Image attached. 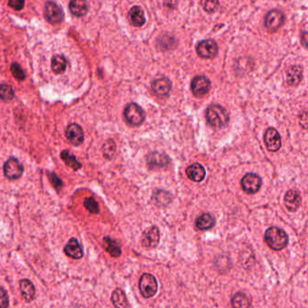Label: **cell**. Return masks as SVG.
<instances>
[{
  "instance_id": "cell-8",
  "label": "cell",
  "mask_w": 308,
  "mask_h": 308,
  "mask_svg": "<svg viewBox=\"0 0 308 308\" xmlns=\"http://www.w3.org/2000/svg\"><path fill=\"white\" fill-rule=\"evenodd\" d=\"M262 186V178L256 174H247L242 180V187L247 194H256L260 189Z\"/></svg>"
},
{
  "instance_id": "cell-2",
  "label": "cell",
  "mask_w": 308,
  "mask_h": 308,
  "mask_svg": "<svg viewBox=\"0 0 308 308\" xmlns=\"http://www.w3.org/2000/svg\"><path fill=\"white\" fill-rule=\"evenodd\" d=\"M265 242L272 250H281L286 247L288 243V236L285 230L278 227H270L265 232Z\"/></svg>"
},
{
  "instance_id": "cell-3",
  "label": "cell",
  "mask_w": 308,
  "mask_h": 308,
  "mask_svg": "<svg viewBox=\"0 0 308 308\" xmlns=\"http://www.w3.org/2000/svg\"><path fill=\"white\" fill-rule=\"evenodd\" d=\"M126 122L131 126H140L146 118L145 112L136 103H130L124 110Z\"/></svg>"
},
{
  "instance_id": "cell-21",
  "label": "cell",
  "mask_w": 308,
  "mask_h": 308,
  "mask_svg": "<svg viewBox=\"0 0 308 308\" xmlns=\"http://www.w3.org/2000/svg\"><path fill=\"white\" fill-rule=\"evenodd\" d=\"M302 77H303V69L301 66H292L286 72V80L288 84L291 86H296L301 82Z\"/></svg>"
},
{
  "instance_id": "cell-14",
  "label": "cell",
  "mask_w": 308,
  "mask_h": 308,
  "mask_svg": "<svg viewBox=\"0 0 308 308\" xmlns=\"http://www.w3.org/2000/svg\"><path fill=\"white\" fill-rule=\"evenodd\" d=\"M146 163L148 168H162L166 166L170 163V158L168 154L160 152H152L146 158Z\"/></svg>"
},
{
  "instance_id": "cell-24",
  "label": "cell",
  "mask_w": 308,
  "mask_h": 308,
  "mask_svg": "<svg viewBox=\"0 0 308 308\" xmlns=\"http://www.w3.org/2000/svg\"><path fill=\"white\" fill-rule=\"evenodd\" d=\"M51 67L52 72L56 74H62L67 68V60L62 54H56L52 58Z\"/></svg>"
},
{
  "instance_id": "cell-7",
  "label": "cell",
  "mask_w": 308,
  "mask_h": 308,
  "mask_svg": "<svg viewBox=\"0 0 308 308\" xmlns=\"http://www.w3.org/2000/svg\"><path fill=\"white\" fill-rule=\"evenodd\" d=\"M191 89L192 94L196 97H204L210 90V80L204 75L196 76L192 80Z\"/></svg>"
},
{
  "instance_id": "cell-32",
  "label": "cell",
  "mask_w": 308,
  "mask_h": 308,
  "mask_svg": "<svg viewBox=\"0 0 308 308\" xmlns=\"http://www.w3.org/2000/svg\"><path fill=\"white\" fill-rule=\"evenodd\" d=\"M8 304H10V299L8 293L5 288H3L0 286V308H8Z\"/></svg>"
},
{
  "instance_id": "cell-16",
  "label": "cell",
  "mask_w": 308,
  "mask_h": 308,
  "mask_svg": "<svg viewBox=\"0 0 308 308\" xmlns=\"http://www.w3.org/2000/svg\"><path fill=\"white\" fill-rule=\"evenodd\" d=\"M64 252L68 257L74 258V260H80L84 256V250L82 246L80 245L79 242L77 238H70L68 243L64 247Z\"/></svg>"
},
{
  "instance_id": "cell-15",
  "label": "cell",
  "mask_w": 308,
  "mask_h": 308,
  "mask_svg": "<svg viewBox=\"0 0 308 308\" xmlns=\"http://www.w3.org/2000/svg\"><path fill=\"white\" fill-rule=\"evenodd\" d=\"M152 90L154 94L158 96H166L170 92L172 88V84L168 78H159L154 80V82L151 84Z\"/></svg>"
},
{
  "instance_id": "cell-18",
  "label": "cell",
  "mask_w": 308,
  "mask_h": 308,
  "mask_svg": "<svg viewBox=\"0 0 308 308\" xmlns=\"http://www.w3.org/2000/svg\"><path fill=\"white\" fill-rule=\"evenodd\" d=\"M284 201H285V206L288 210L290 212H296L301 206L302 199L298 192L290 190L286 194Z\"/></svg>"
},
{
  "instance_id": "cell-22",
  "label": "cell",
  "mask_w": 308,
  "mask_h": 308,
  "mask_svg": "<svg viewBox=\"0 0 308 308\" xmlns=\"http://www.w3.org/2000/svg\"><path fill=\"white\" fill-rule=\"evenodd\" d=\"M196 228L200 230H210L215 225L214 217L210 214H204L196 220Z\"/></svg>"
},
{
  "instance_id": "cell-31",
  "label": "cell",
  "mask_w": 308,
  "mask_h": 308,
  "mask_svg": "<svg viewBox=\"0 0 308 308\" xmlns=\"http://www.w3.org/2000/svg\"><path fill=\"white\" fill-rule=\"evenodd\" d=\"M10 70H11V72L16 79H18V80H24L26 79V74L22 69V67L18 62H13L11 67H10Z\"/></svg>"
},
{
  "instance_id": "cell-26",
  "label": "cell",
  "mask_w": 308,
  "mask_h": 308,
  "mask_svg": "<svg viewBox=\"0 0 308 308\" xmlns=\"http://www.w3.org/2000/svg\"><path fill=\"white\" fill-rule=\"evenodd\" d=\"M112 301L115 308H128V300L126 294L120 288L114 290L112 296Z\"/></svg>"
},
{
  "instance_id": "cell-9",
  "label": "cell",
  "mask_w": 308,
  "mask_h": 308,
  "mask_svg": "<svg viewBox=\"0 0 308 308\" xmlns=\"http://www.w3.org/2000/svg\"><path fill=\"white\" fill-rule=\"evenodd\" d=\"M24 168L22 164L14 158L8 159L4 164V174L6 178L10 180H16L22 176Z\"/></svg>"
},
{
  "instance_id": "cell-29",
  "label": "cell",
  "mask_w": 308,
  "mask_h": 308,
  "mask_svg": "<svg viewBox=\"0 0 308 308\" xmlns=\"http://www.w3.org/2000/svg\"><path fill=\"white\" fill-rule=\"evenodd\" d=\"M14 97V89L10 84H3L0 85V98L4 102H10Z\"/></svg>"
},
{
  "instance_id": "cell-34",
  "label": "cell",
  "mask_w": 308,
  "mask_h": 308,
  "mask_svg": "<svg viewBox=\"0 0 308 308\" xmlns=\"http://www.w3.org/2000/svg\"><path fill=\"white\" fill-rule=\"evenodd\" d=\"M218 6H219V2H214V1H208V2H204V8L207 12H214L215 10L218 8Z\"/></svg>"
},
{
  "instance_id": "cell-10",
  "label": "cell",
  "mask_w": 308,
  "mask_h": 308,
  "mask_svg": "<svg viewBox=\"0 0 308 308\" xmlns=\"http://www.w3.org/2000/svg\"><path fill=\"white\" fill-rule=\"evenodd\" d=\"M285 22V16L280 10H271L265 18V26L272 32L280 29Z\"/></svg>"
},
{
  "instance_id": "cell-20",
  "label": "cell",
  "mask_w": 308,
  "mask_h": 308,
  "mask_svg": "<svg viewBox=\"0 0 308 308\" xmlns=\"http://www.w3.org/2000/svg\"><path fill=\"white\" fill-rule=\"evenodd\" d=\"M69 10H70V13L74 16L80 18L87 14L89 10V6H88V3L84 0H74L70 2Z\"/></svg>"
},
{
  "instance_id": "cell-12",
  "label": "cell",
  "mask_w": 308,
  "mask_h": 308,
  "mask_svg": "<svg viewBox=\"0 0 308 308\" xmlns=\"http://www.w3.org/2000/svg\"><path fill=\"white\" fill-rule=\"evenodd\" d=\"M264 141L266 148L270 152H276L281 148V138L280 133L276 130L275 128H270L266 130L264 135Z\"/></svg>"
},
{
  "instance_id": "cell-17",
  "label": "cell",
  "mask_w": 308,
  "mask_h": 308,
  "mask_svg": "<svg viewBox=\"0 0 308 308\" xmlns=\"http://www.w3.org/2000/svg\"><path fill=\"white\" fill-rule=\"evenodd\" d=\"M188 178L194 182H202L206 178V169L200 164H192L186 169Z\"/></svg>"
},
{
  "instance_id": "cell-23",
  "label": "cell",
  "mask_w": 308,
  "mask_h": 308,
  "mask_svg": "<svg viewBox=\"0 0 308 308\" xmlns=\"http://www.w3.org/2000/svg\"><path fill=\"white\" fill-rule=\"evenodd\" d=\"M20 290L24 298L28 302L32 301L36 296V288L33 283L28 280H23L20 281Z\"/></svg>"
},
{
  "instance_id": "cell-25",
  "label": "cell",
  "mask_w": 308,
  "mask_h": 308,
  "mask_svg": "<svg viewBox=\"0 0 308 308\" xmlns=\"http://www.w3.org/2000/svg\"><path fill=\"white\" fill-rule=\"evenodd\" d=\"M104 248L108 253L113 258L120 257L122 255V248L118 245V243L110 237H105L104 240Z\"/></svg>"
},
{
  "instance_id": "cell-11",
  "label": "cell",
  "mask_w": 308,
  "mask_h": 308,
  "mask_svg": "<svg viewBox=\"0 0 308 308\" xmlns=\"http://www.w3.org/2000/svg\"><path fill=\"white\" fill-rule=\"evenodd\" d=\"M66 135L67 140L72 145L77 146H80L84 143V130H82V126L78 124H76V123H72V124H70L68 126L67 130H66Z\"/></svg>"
},
{
  "instance_id": "cell-19",
  "label": "cell",
  "mask_w": 308,
  "mask_h": 308,
  "mask_svg": "<svg viewBox=\"0 0 308 308\" xmlns=\"http://www.w3.org/2000/svg\"><path fill=\"white\" fill-rule=\"evenodd\" d=\"M128 16H130V23L136 28H140L142 26H144L146 23V16L145 13L143 10L138 6H135L131 8L130 13H128Z\"/></svg>"
},
{
  "instance_id": "cell-6",
  "label": "cell",
  "mask_w": 308,
  "mask_h": 308,
  "mask_svg": "<svg viewBox=\"0 0 308 308\" xmlns=\"http://www.w3.org/2000/svg\"><path fill=\"white\" fill-rule=\"evenodd\" d=\"M218 50L219 48H218L217 42L212 39L201 41L196 47V51H197L198 56H201L202 58H204V59L214 58L216 54H218Z\"/></svg>"
},
{
  "instance_id": "cell-1",
  "label": "cell",
  "mask_w": 308,
  "mask_h": 308,
  "mask_svg": "<svg viewBox=\"0 0 308 308\" xmlns=\"http://www.w3.org/2000/svg\"><path fill=\"white\" fill-rule=\"evenodd\" d=\"M206 120L210 126L222 128L229 123V113L220 105H212L206 110Z\"/></svg>"
},
{
  "instance_id": "cell-28",
  "label": "cell",
  "mask_w": 308,
  "mask_h": 308,
  "mask_svg": "<svg viewBox=\"0 0 308 308\" xmlns=\"http://www.w3.org/2000/svg\"><path fill=\"white\" fill-rule=\"evenodd\" d=\"M232 304L234 308H250V301L247 296L242 292L234 294L232 299Z\"/></svg>"
},
{
  "instance_id": "cell-27",
  "label": "cell",
  "mask_w": 308,
  "mask_h": 308,
  "mask_svg": "<svg viewBox=\"0 0 308 308\" xmlns=\"http://www.w3.org/2000/svg\"><path fill=\"white\" fill-rule=\"evenodd\" d=\"M61 158L62 161L74 170H79L82 168V164L76 158L74 154H72L69 150H64L61 153Z\"/></svg>"
},
{
  "instance_id": "cell-4",
  "label": "cell",
  "mask_w": 308,
  "mask_h": 308,
  "mask_svg": "<svg viewBox=\"0 0 308 308\" xmlns=\"http://www.w3.org/2000/svg\"><path fill=\"white\" fill-rule=\"evenodd\" d=\"M140 290L145 298H153L158 292V281L154 276L145 273L140 280Z\"/></svg>"
},
{
  "instance_id": "cell-35",
  "label": "cell",
  "mask_w": 308,
  "mask_h": 308,
  "mask_svg": "<svg viewBox=\"0 0 308 308\" xmlns=\"http://www.w3.org/2000/svg\"><path fill=\"white\" fill-rule=\"evenodd\" d=\"M8 6L11 8L19 11V10H23L24 1H23V0H12V1L8 2Z\"/></svg>"
},
{
  "instance_id": "cell-30",
  "label": "cell",
  "mask_w": 308,
  "mask_h": 308,
  "mask_svg": "<svg viewBox=\"0 0 308 308\" xmlns=\"http://www.w3.org/2000/svg\"><path fill=\"white\" fill-rule=\"evenodd\" d=\"M84 207L92 214H98L100 206L94 197H88L84 200Z\"/></svg>"
},
{
  "instance_id": "cell-13",
  "label": "cell",
  "mask_w": 308,
  "mask_h": 308,
  "mask_svg": "<svg viewBox=\"0 0 308 308\" xmlns=\"http://www.w3.org/2000/svg\"><path fill=\"white\" fill-rule=\"evenodd\" d=\"M160 238L159 230L156 226H153L144 232L141 238V245L146 248H154L158 246Z\"/></svg>"
},
{
  "instance_id": "cell-5",
  "label": "cell",
  "mask_w": 308,
  "mask_h": 308,
  "mask_svg": "<svg viewBox=\"0 0 308 308\" xmlns=\"http://www.w3.org/2000/svg\"><path fill=\"white\" fill-rule=\"evenodd\" d=\"M44 16L49 23L57 24L64 21V12L56 2L48 1L44 5Z\"/></svg>"
},
{
  "instance_id": "cell-33",
  "label": "cell",
  "mask_w": 308,
  "mask_h": 308,
  "mask_svg": "<svg viewBox=\"0 0 308 308\" xmlns=\"http://www.w3.org/2000/svg\"><path fill=\"white\" fill-rule=\"evenodd\" d=\"M49 178H50V181H51L52 184L54 186L56 189L59 190L61 189L62 187L64 186V184L62 182L61 179L58 178L54 173H50L49 174Z\"/></svg>"
}]
</instances>
